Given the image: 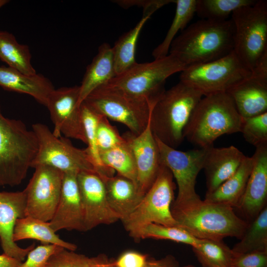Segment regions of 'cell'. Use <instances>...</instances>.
<instances>
[{
    "instance_id": "obj_1",
    "label": "cell",
    "mask_w": 267,
    "mask_h": 267,
    "mask_svg": "<svg viewBox=\"0 0 267 267\" xmlns=\"http://www.w3.org/2000/svg\"><path fill=\"white\" fill-rule=\"evenodd\" d=\"M234 27L231 19H201L174 39L169 54L187 67L222 58L234 50Z\"/></svg>"
},
{
    "instance_id": "obj_2",
    "label": "cell",
    "mask_w": 267,
    "mask_h": 267,
    "mask_svg": "<svg viewBox=\"0 0 267 267\" xmlns=\"http://www.w3.org/2000/svg\"><path fill=\"white\" fill-rule=\"evenodd\" d=\"M231 206L208 202L200 198L175 204L171 212L177 226L198 239L222 240L227 237L240 239L248 223Z\"/></svg>"
},
{
    "instance_id": "obj_3",
    "label": "cell",
    "mask_w": 267,
    "mask_h": 267,
    "mask_svg": "<svg viewBox=\"0 0 267 267\" xmlns=\"http://www.w3.org/2000/svg\"><path fill=\"white\" fill-rule=\"evenodd\" d=\"M193 110L183 132L184 138L205 148L225 134L240 132L243 118L225 91L203 96Z\"/></svg>"
},
{
    "instance_id": "obj_4",
    "label": "cell",
    "mask_w": 267,
    "mask_h": 267,
    "mask_svg": "<svg viewBox=\"0 0 267 267\" xmlns=\"http://www.w3.org/2000/svg\"><path fill=\"white\" fill-rule=\"evenodd\" d=\"M203 96L200 91L180 81L165 90L151 110L150 125L154 136L176 149L183 141L185 128Z\"/></svg>"
},
{
    "instance_id": "obj_5",
    "label": "cell",
    "mask_w": 267,
    "mask_h": 267,
    "mask_svg": "<svg viewBox=\"0 0 267 267\" xmlns=\"http://www.w3.org/2000/svg\"><path fill=\"white\" fill-rule=\"evenodd\" d=\"M38 149L37 137L21 121L5 117L0 103V186H15L26 178Z\"/></svg>"
},
{
    "instance_id": "obj_6",
    "label": "cell",
    "mask_w": 267,
    "mask_h": 267,
    "mask_svg": "<svg viewBox=\"0 0 267 267\" xmlns=\"http://www.w3.org/2000/svg\"><path fill=\"white\" fill-rule=\"evenodd\" d=\"M186 67L175 56L169 54L151 62L137 63L105 84L154 103L165 91L167 79L175 73L181 72Z\"/></svg>"
},
{
    "instance_id": "obj_7",
    "label": "cell",
    "mask_w": 267,
    "mask_h": 267,
    "mask_svg": "<svg viewBox=\"0 0 267 267\" xmlns=\"http://www.w3.org/2000/svg\"><path fill=\"white\" fill-rule=\"evenodd\" d=\"M83 102L107 119L124 124L135 135L146 127L155 103L134 97L106 84L94 89Z\"/></svg>"
},
{
    "instance_id": "obj_8",
    "label": "cell",
    "mask_w": 267,
    "mask_h": 267,
    "mask_svg": "<svg viewBox=\"0 0 267 267\" xmlns=\"http://www.w3.org/2000/svg\"><path fill=\"white\" fill-rule=\"evenodd\" d=\"M234 27V51L251 71L267 51V0H257L231 14Z\"/></svg>"
},
{
    "instance_id": "obj_9",
    "label": "cell",
    "mask_w": 267,
    "mask_h": 267,
    "mask_svg": "<svg viewBox=\"0 0 267 267\" xmlns=\"http://www.w3.org/2000/svg\"><path fill=\"white\" fill-rule=\"evenodd\" d=\"M251 75L233 50L220 59L186 67L181 72L179 80L205 96L226 91Z\"/></svg>"
},
{
    "instance_id": "obj_10",
    "label": "cell",
    "mask_w": 267,
    "mask_h": 267,
    "mask_svg": "<svg viewBox=\"0 0 267 267\" xmlns=\"http://www.w3.org/2000/svg\"><path fill=\"white\" fill-rule=\"evenodd\" d=\"M173 178L171 171L161 163L152 185L131 215L122 221L127 231L152 223L177 226L171 212L176 188Z\"/></svg>"
},
{
    "instance_id": "obj_11",
    "label": "cell",
    "mask_w": 267,
    "mask_h": 267,
    "mask_svg": "<svg viewBox=\"0 0 267 267\" xmlns=\"http://www.w3.org/2000/svg\"><path fill=\"white\" fill-rule=\"evenodd\" d=\"M32 127L37 138L38 149L31 168L44 165L63 173L96 172L87 148H77L67 138L55 136L44 124L36 123Z\"/></svg>"
},
{
    "instance_id": "obj_12",
    "label": "cell",
    "mask_w": 267,
    "mask_h": 267,
    "mask_svg": "<svg viewBox=\"0 0 267 267\" xmlns=\"http://www.w3.org/2000/svg\"><path fill=\"white\" fill-rule=\"evenodd\" d=\"M27 187L25 217L49 222L52 218L61 195L64 173L44 165L36 166Z\"/></svg>"
},
{
    "instance_id": "obj_13",
    "label": "cell",
    "mask_w": 267,
    "mask_h": 267,
    "mask_svg": "<svg viewBox=\"0 0 267 267\" xmlns=\"http://www.w3.org/2000/svg\"><path fill=\"white\" fill-rule=\"evenodd\" d=\"M155 138L161 163L171 171L177 182L178 195L173 203L179 204L199 198L195 191V183L199 173L203 168L206 148L181 151Z\"/></svg>"
},
{
    "instance_id": "obj_14",
    "label": "cell",
    "mask_w": 267,
    "mask_h": 267,
    "mask_svg": "<svg viewBox=\"0 0 267 267\" xmlns=\"http://www.w3.org/2000/svg\"><path fill=\"white\" fill-rule=\"evenodd\" d=\"M80 87L54 89L48 97L47 108L54 124L53 135L79 140L86 144L81 105L79 103Z\"/></svg>"
},
{
    "instance_id": "obj_15",
    "label": "cell",
    "mask_w": 267,
    "mask_h": 267,
    "mask_svg": "<svg viewBox=\"0 0 267 267\" xmlns=\"http://www.w3.org/2000/svg\"><path fill=\"white\" fill-rule=\"evenodd\" d=\"M77 181L83 208L84 231L120 220L108 203L104 181L96 172H81L77 175Z\"/></svg>"
},
{
    "instance_id": "obj_16",
    "label": "cell",
    "mask_w": 267,
    "mask_h": 267,
    "mask_svg": "<svg viewBox=\"0 0 267 267\" xmlns=\"http://www.w3.org/2000/svg\"><path fill=\"white\" fill-rule=\"evenodd\" d=\"M123 136L133 153L136 168L137 188L143 196L154 182L161 165L158 147L150 128V117L146 127L141 133L135 135L129 132Z\"/></svg>"
},
{
    "instance_id": "obj_17",
    "label": "cell",
    "mask_w": 267,
    "mask_h": 267,
    "mask_svg": "<svg viewBox=\"0 0 267 267\" xmlns=\"http://www.w3.org/2000/svg\"><path fill=\"white\" fill-rule=\"evenodd\" d=\"M26 193L22 191H0V242L3 253L23 262L35 243L23 248L13 239L16 221L25 217Z\"/></svg>"
},
{
    "instance_id": "obj_18",
    "label": "cell",
    "mask_w": 267,
    "mask_h": 267,
    "mask_svg": "<svg viewBox=\"0 0 267 267\" xmlns=\"http://www.w3.org/2000/svg\"><path fill=\"white\" fill-rule=\"evenodd\" d=\"M256 148L253 155V169L244 192L236 207L248 223L267 206V144Z\"/></svg>"
},
{
    "instance_id": "obj_19",
    "label": "cell",
    "mask_w": 267,
    "mask_h": 267,
    "mask_svg": "<svg viewBox=\"0 0 267 267\" xmlns=\"http://www.w3.org/2000/svg\"><path fill=\"white\" fill-rule=\"evenodd\" d=\"M77 174L64 173L60 199L49 222L52 229L84 231L83 213Z\"/></svg>"
},
{
    "instance_id": "obj_20",
    "label": "cell",
    "mask_w": 267,
    "mask_h": 267,
    "mask_svg": "<svg viewBox=\"0 0 267 267\" xmlns=\"http://www.w3.org/2000/svg\"><path fill=\"white\" fill-rule=\"evenodd\" d=\"M246 156L237 148L231 145L216 148H206L203 168L207 191L209 193L216 190L230 178L238 170Z\"/></svg>"
},
{
    "instance_id": "obj_21",
    "label": "cell",
    "mask_w": 267,
    "mask_h": 267,
    "mask_svg": "<svg viewBox=\"0 0 267 267\" xmlns=\"http://www.w3.org/2000/svg\"><path fill=\"white\" fill-rule=\"evenodd\" d=\"M171 2H174V0H153L143 8L142 16L136 25L116 42L112 47L116 76L137 63L135 59L136 45L143 26L156 10Z\"/></svg>"
},
{
    "instance_id": "obj_22",
    "label": "cell",
    "mask_w": 267,
    "mask_h": 267,
    "mask_svg": "<svg viewBox=\"0 0 267 267\" xmlns=\"http://www.w3.org/2000/svg\"><path fill=\"white\" fill-rule=\"evenodd\" d=\"M0 87L5 90L30 95L44 106L55 89L49 80L41 74L27 75L5 66H0Z\"/></svg>"
},
{
    "instance_id": "obj_23",
    "label": "cell",
    "mask_w": 267,
    "mask_h": 267,
    "mask_svg": "<svg viewBox=\"0 0 267 267\" xmlns=\"http://www.w3.org/2000/svg\"><path fill=\"white\" fill-rule=\"evenodd\" d=\"M225 92L243 119L267 112V84L251 76Z\"/></svg>"
},
{
    "instance_id": "obj_24",
    "label": "cell",
    "mask_w": 267,
    "mask_h": 267,
    "mask_svg": "<svg viewBox=\"0 0 267 267\" xmlns=\"http://www.w3.org/2000/svg\"><path fill=\"white\" fill-rule=\"evenodd\" d=\"M103 181L108 203L122 222L133 212L143 196L132 180L119 174Z\"/></svg>"
},
{
    "instance_id": "obj_25",
    "label": "cell",
    "mask_w": 267,
    "mask_h": 267,
    "mask_svg": "<svg viewBox=\"0 0 267 267\" xmlns=\"http://www.w3.org/2000/svg\"><path fill=\"white\" fill-rule=\"evenodd\" d=\"M116 76L112 48L104 43L91 62L88 66L80 87L79 103L81 105L94 89Z\"/></svg>"
},
{
    "instance_id": "obj_26",
    "label": "cell",
    "mask_w": 267,
    "mask_h": 267,
    "mask_svg": "<svg viewBox=\"0 0 267 267\" xmlns=\"http://www.w3.org/2000/svg\"><path fill=\"white\" fill-rule=\"evenodd\" d=\"M254 164L253 156H246L236 172L214 191L206 193L204 200L236 208L244 192Z\"/></svg>"
},
{
    "instance_id": "obj_27",
    "label": "cell",
    "mask_w": 267,
    "mask_h": 267,
    "mask_svg": "<svg viewBox=\"0 0 267 267\" xmlns=\"http://www.w3.org/2000/svg\"><path fill=\"white\" fill-rule=\"evenodd\" d=\"M32 239L43 244H54L69 250L75 251L77 246L61 239L50 227L49 222L30 217L18 219L13 230V239L15 242L21 240Z\"/></svg>"
},
{
    "instance_id": "obj_28",
    "label": "cell",
    "mask_w": 267,
    "mask_h": 267,
    "mask_svg": "<svg viewBox=\"0 0 267 267\" xmlns=\"http://www.w3.org/2000/svg\"><path fill=\"white\" fill-rule=\"evenodd\" d=\"M29 47L19 44L15 36L7 31L0 30V60L8 67L27 75L37 73L31 63Z\"/></svg>"
},
{
    "instance_id": "obj_29",
    "label": "cell",
    "mask_w": 267,
    "mask_h": 267,
    "mask_svg": "<svg viewBox=\"0 0 267 267\" xmlns=\"http://www.w3.org/2000/svg\"><path fill=\"white\" fill-rule=\"evenodd\" d=\"M81 109L86 144L88 145L87 149L92 160L96 172L102 179L112 177L115 171L104 165L97 145L96 128L101 115L96 113L84 102L82 103Z\"/></svg>"
},
{
    "instance_id": "obj_30",
    "label": "cell",
    "mask_w": 267,
    "mask_h": 267,
    "mask_svg": "<svg viewBox=\"0 0 267 267\" xmlns=\"http://www.w3.org/2000/svg\"><path fill=\"white\" fill-rule=\"evenodd\" d=\"M240 240L231 249L234 253L267 252V206L248 223Z\"/></svg>"
},
{
    "instance_id": "obj_31",
    "label": "cell",
    "mask_w": 267,
    "mask_h": 267,
    "mask_svg": "<svg viewBox=\"0 0 267 267\" xmlns=\"http://www.w3.org/2000/svg\"><path fill=\"white\" fill-rule=\"evenodd\" d=\"M197 0H174L176 12L172 24L161 42L152 51L154 59L164 57L169 54L171 44L178 32L182 31L196 13Z\"/></svg>"
},
{
    "instance_id": "obj_32",
    "label": "cell",
    "mask_w": 267,
    "mask_h": 267,
    "mask_svg": "<svg viewBox=\"0 0 267 267\" xmlns=\"http://www.w3.org/2000/svg\"><path fill=\"white\" fill-rule=\"evenodd\" d=\"M100 156L105 166L132 180L136 186L135 162L131 148L125 139L120 144L100 152Z\"/></svg>"
},
{
    "instance_id": "obj_33",
    "label": "cell",
    "mask_w": 267,
    "mask_h": 267,
    "mask_svg": "<svg viewBox=\"0 0 267 267\" xmlns=\"http://www.w3.org/2000/svg\"><path fill=\"white\" fill-rule=\"evenodd\" d=\"M202 267H229L233 252L222 240L200 239L192 247Z\"/></svg>"
},
{
    "instance_id": "obj_34",
    "label": "cell",
    "mask_w": 267,
    "mask_h": 267,
    "mask_svg": "<svg viewBox=\"0 0 267 267\" xmlns=\"http://www.w3.org/2000/svg\"><path fill=\"white\" fill-rule=\"evenodd\" d=\"M135 239L153 238L169 240L196 246L200 239L195 238L187 231L178 226H169L156 223H149L129 232Z\"/></svg>"
},
{
    "instance_id": "obj_35",
    "label": "cell",
    "mask_w": 267,
    "mask_h": 267,
    "mask_svg": "<svg viewBox=\"0 0 267 267\" xmlns=\"http://www.w3.org/2000/svg\"><path fill=\"white\" fill-rule=\"evenodd\" d=\"M257 0H197L196 14L202 19L224 21L236 9Z\"/></svg>"
},
{
    "instance_id": "obj_36",
    "label": "cell",
    "mask_w": 267,
    "mask_h": 267,
    "mask_svg": "<svg viewBox=\"0 0 267 267\" xmlns=\"http://www.w3.org/2000/svg\"><path fill=\"white\" fill-rule=\"evenodd\" d=\"M240 132L256 147L267 144V112L243 119Z\"/></svg>"
},
{
    "instance_id": "obj_37",
    "label": "cell",
    "mask_w": 267,
    "mask_h": 267,
    "mask_svg": "<svg viewBox=\"0 0 267 267\" xmlns=\"http://www.w3.org/2000/svg\"><path fill=\"white\" fill-rule=\"evenodd\" d=\"M96 137L99 153L110 149L125 141L117 129L106 117L101 115L96 128Z\"/></svg>"
},
{
    "instance_id": "obj_38",
    "label": "cell",
    "mask_w": 267,
    "mask_h": 267,
    "mask_svg": "<svg viewBox=\"0 0 267 267\" xmlns=\"http://www.w3.org/2000/svg\"><path fill=\"white\" fill-rule=\"evenodd\" d=\"M91 258L62 248L51 255L43 267H90Z\"/></svg>"
},
{
    "instance_id": "obj_39",
    "label": "cell",
    "mask_w": 267,
    "mask_h": 267,
    "mask_svg": "<svg viewBox=\"0 0 267 267\" xmlns=\"http://www.w3.org/2000/svg\"><path fill=\"white\" fill-rule=\"evenodd\" d=\"M62 248L49 244L39 245L28 253L26 260L18 267H43L49 257Z\"/></svg>"
},
{
    "instance_id": "obj_40",
    "label": "cell",
    "mask_w": 267,
    "mask_h": 267,
    "mask_svg": "<svg viewBox=\"0 0 267 267\" xmlns=\"http://www.w3.org/2000/svg\"><path fill=\"white\" fill-rule=\"evenodd\" d=\"M229 267H267V252H233Z\"/></svg>"
},
{
    "instance_id": "obj_41",
    "label": "cell",
    "mask_w": 267,
    "mask_h": 267,
    "mask_svg": "<svg viewBox=\"0 0 267 267\" xmlns=\"http://www.w3.org/2000/svg\"><path fill=\"white\" fill-rule=\"evenodd\" d=\"M149 257L134 251H127L114 260L116 267H144Z\"/></svg>"
},
{
    "instance_id": "obj_42",
    "label": "cell",
    "mask_w": 267,
    "mask_h": 267,
    "mask_svg": "<svg viewBox=\"0 0 267 267\" xmlns=\"http://www.w3.org/2000/svg\"><path fill=\"white\" fill-rule=\"evenodd\" d=\"M251 77L267 84V51L257 61L252 71Z\"/></svg>"
},
{
    "instance_id": "obj_43",
    "label": "cell",
    "mask_w": 267,
    "mask_h": 267,
    "mask_svg": "<svg viewBox=\"0 0 267 267\" xmlns=\"http://www.w3.org/2000/svg\"><path fill=\"white\" fill-rule=\"evenodd\" d=\"M144 267H179V266L174 257L168 255L158 260L149 257Z\"/></svg>"
},
{
    "instance_id": "obj_44",
    "label": "cell",
    "mask_w": 267,
    "mask_h": 267,
    "mask_svg": "<svg viewBox=\"0 0 267 267\" xmlns=\"http://www.w3.org/2000/svg\"><path fill=\"white\" fill-rule=\"evenodd\" d=\"M90 267H116L114 260H111L104 254L91 258Z\"/></svg>"
},
{
    "instance_id": "obj_45",
    "label": "cell",
    "mask_w": 267,
    "mask_h": 267,
    "mask_svg": "<svg viewBox=\"0 0 267 267\" xmlns=\"http://www.w3.org/2000/svg\"><path fill=\"white\" fill-rule=\"evenodd\" d=\"M22 262L4 253L0 255V267H18Z\"/></svg>"
},
{
    "instance_id": "obj_46",
    "label": "cell",
    "mask_w": 267,
    "mask_h": 267,
    "mask_svg": "<svg viewBox=\"0 0 267 267\" xmlns=\"http://www.w3.org/2000/svg\"><path fill=\"white\" fill-rule=\"evenodd\" d=\"M8 0H0V9L4 5L9 2Z\"/></svg>"
},
{
    "instance_id": "obj_47",
    "label": "cell",
    "mask_w": 267,
    "mask_h": 267,
    "mask_svg": "<svg viewBox=\"0 0 267 267\" xmlns=\"http://www.w3.org/2000/svg\"><path fill=\"white\" fill-rule=\"evenodd\" d=\"M182 267H195L191 265H189L185 266H183Z\"/></svg>"
}]
</instances>
